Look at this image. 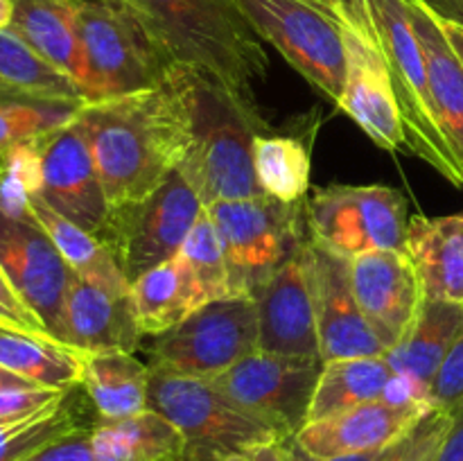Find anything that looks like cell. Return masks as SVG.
Segmentation results:
<instances>
[{
  "label": "cell",
  "mask_w": 463,
  "mask_h": 461,
  "mask_svg": "<svg viewBox=\"0 0 463 461\" xmlns=\"http://www.w3.org/2000/svg\"><path fill=\"white\" fill-rule=\"evenodd\" d=\"M256 34L335 104L348 75L346 27L307 0H235Z\"/></svg>",
  "instance_id": "52a82bcc"
},
{
  "label": "cell",
  "mask_w": 463,
  "mask_h": 461,
  "mask_svg": "<svg viewBox=\"0 0 463 461\" xmlns=\"http://www.w3.org/2000/svg\"><path fill=\"white\" fill-rule=\"evenodd\" d=\"M41 190L39 138L16 143L0 156V212L30 215V199Z\"/></svg>",
  "instance_id": "d590c367"
},
{
  "label": "cell",
  "mask_w": 463,
  "mask_h": 461,
  "mask_svg": "<svg viewBox=\"0 0 463 461\" xmlns=\"http://www.w3.org/2000/svg\"><path fill=\"white\" fill-rule=\"evenodd\" d=\"M285 446H288V438H283V441L260 443V446H253L249 450L208 456L203 461H285Z\"/></svg>",
  "instance_id": "7bdbcfd3"
},
{
  "label": "cell",
  "mask_w": 463,
  "mask_h": 461,
  "mask_svg": "<svg viewBox=\"0 0 463 461\" xmlns=\"http://www.w3.org/2000/svg\"><path fill=\"white\" fill-rule=\"evenodd\" d=\"M30 215L34 217L36 224L45 230L57 251L66 260L75 274L81 276H99V278H125L111 247L98 235L89 233L80 224L63 217L61 212L54 211L52 206L43 202L39 194L30 199Z\"/></svg>",
  "instance_id": "d6a6232c"
},
{
  "label": "cell",
  "mask_w": 463,
  "mask_h": 461,
  "mask_svg": "<svg viewBox=\"0 0 463 461\" xmlns=\"http://www.w3.org/2000/svg\"><path fill=\"white\" fill-rule=\"evenodd\" d=\"M351 283L362 312L392 351L414 324L425 298L410 253L378 249L351 258Z\"/></svg>",
  "instance_id": "d6986e66"
},
{
  "label": "cell",
  "mask_w": 463,
  "mask_h": 461,
  "mask_svg": "<svg viewBox=\"0 0 463 461\" xmlns=\"http://www.w3.org/2000/svg\"><path fill=\"white\" fill-rule=\"evenodd\" d=\"M149 409L184 434V461H203L285 438L231 400L213 380L185 378L158 366H149Z\"/></svg>",
  "instance_id": "8992f818"
},
{
  "label": "cell",
  "mask_w": 463,
  "mask_h": 461,
  "mask_svg": "<svg viewBox=\"0 0 463 461\" xmlns=\"http://www.w3.org/2000/svg\"><path fill=\"white\" fill-rule=\"evenodd\" d=\"M321 360L383 357L389 346L369 324L351 283V260L310 238Z\"/></svg>",
  "instance_id": "e0dca14e"
},
{
  "label": "cell",
  "mask_w": 463,
  "mask_h": 461,
  "mask_svg": "<svg viewBox=\"0 0 463 461\" xmlns=\"http://www.w3.org/2000/svg\"><path fill=\"white\" fill-rule=\"evenodd\" d=\"M439 23H441L443 32H446V39L450 41L452 50H455L457 57H459L463 63V27L455 25V23H446V21H439Z\"/></svg>",
  "instance_id": "7dc6e473"
},
{
  "label": "cell",
  "mask_w": 463,
  "mask_h": 461,
  "mask_svg": "<svg viewBox=\"0 0 463 461\" xmlns=\"http://www.w3.org/2000/svg\"><path fill=\"white\" fill-rule=\"evenodd\" d=\"M258 348L253 296H226L203 303L175 328L156 334L149 346V366L213 380Z\"/></svg>",
  "instance_id": "30bf717a"
},
{
  "label": "cell",
  "mask_w": 463,
  "mask_h": 461,
  "mask_svg": "<svg viewBox=\"0 0 463 461\" xmlns=\"http://www.w3.org/2000/svg\"><path fill=\"white\" fill-rule=\"evenodd\" d=\"M439 21L463 27V0H420Z\"/></svg>",
  "instance_id": "bcb514c9"
},
{
  "label": "cell",
  "mask_w": 463,
  "mask_h": 461,
  "mask_svg": "<svg viewBox=\"0 0 463 461\" xmlns=\"http://www.w3.org/2000/svg\"><path fill=\"white\" fill-rule=\"evenodd\" d=\"M324 360L260 351L244 357L213 382L240 407L269 423L280 437L294 438L307 423Z\"/></svg>",
  "instance_id": "7c38bea8"
},
{
  "label": "cell",
  "mask_w": 463,
  "mask_h": 461,
  "mask_svg": "<svg viewBox=\"0 0 463 461\" xmlns=\"http://www.w3.org/2000/svg\"><path fill=\"white\" fill-rule=\"evenodd\" d=\"M461 333L463 303L423 298L405 337L384 355L396 373L387 398L430 405V387Z\"/></svg>",
  "instance_id": "ffe728a7"
},
{
  "label": "cell",
  "mask_w": 463,
  "mask_h": 461,
  "mask_svg": "<svg viewBox=\"0 0 463 461\" xmlns=\"http://www.w3.org/2000/svg\"><path fill=\"white\" fill-rule=\"evenodd\" d=\"M434 461H463V402L452 409V425Z\"/></svg>",
  "instance_id": "ee69618b"
},
{
  "label": "cell",
  "mask_w": 463,
  "mask_h": 461,
  "mask_svg": "<svg viewBox=\"0 0 463 461\" xmlns=\"http://www.w3.org/2000/svg\"><path fill=\"white\" fill-rule=\"evenodd\" d=\"M149 23L179 66L222 81L256 107L269 57L235 0H127Z\"/></svg>",
  "instance_id": "3957f363"
},
{
  "label": "cell",
  "mask_w": 463,
  "mask_h": 461,
  "mask_svg": "<svg viewBox=\"0 0 463 461\" xmlns=\"http://www.w3.org/2000/svg\"><path fill=\"white\" fill-rule=\"evenodd\" d=\"M369 9L401 108L407 152L432 165L452 185H463V165L434 113L423 45L407 0H369Z\"/></svg>",
  "instance_id": "5b68a950"
},
{
  "label": "cell",
  "mask_w": 463,
  "mask_h": 461,
  "mask_svg": "<svg viewBox=\"0 0 463 461\" xmlns=\"http://www.w3.org/2000/svg\"><path fill=\"white\" fill-rule=\"evenodd\" d=\"M68 389H45V387H12L0 389V420L18 419V416L32 414L41 407L50 405L61 398Z\"/></svg>",
  "instance_id": "f35d334b"
},
{
  "label": "cell",
  "mask_w": 463,
  "mask_h": 461,
  "mask_svg": "<svg viewBox=\"0 0 463 461\" xmlns=\"http://www.w3.org/2000/svg\"><path fill=\"white\" fill-rule=\"evenodd\" d=\"M0 81L12 90L32 98L86 102L75 80L45 61L16 32L0 30Z\"/></svg>",
  "instance_id": "4dcf8cb0"
},
{
  "label": "cell",
  "mask_w": 463,
  "mask_h": 461,
  "mask_svg": "<svg viewBox=\"0 0 463 461\" xmlns=\"http://www.w3.org/2000/svg\"><path fill=\"white\" fill-rule=\"evenodd\" d=\"M12 387H36V384L18 378V375L9 373V371H5L3 366H0V389H12Z\"/></svg>",
  "instance_id": "c3c4849f"
},
{
  "label": "cell",
  "mask_w": 463,
  "mask_h": 461,
  "mask_svg": "<svg viewBox=\"0 0 463 461\" xmlns=\"http://www.w3.org/2000/svg\"><path fill=\"white\" fill-rule=\"evenodd\" d=\"M206 211L224 242L235 296H253L307 238L306 199L285 203L260 194L215 202Z\"/></svg>",
  "instance_id": "ba28073f"
},
{
  "label": "cell",
  "mask_w": 463,
  "mask_h": 461,
  "mask_svg": "<svg viewBox=\"0 0 463 461\" xmlns=\"http://www.w3.org/2000/svg\"><path fill=\"white\" fill-rule=\"evenodd\" d=\"M0 265L50 337L61 342L72 269L34 217H9L0 212Z\"/></svg>",
  "instance_id": "9a60e30c"
},
{
  "label": "cell",
  "mask_w": 463,
  "mask_h": 461,
  "mask_svg": "<svg viewBox=\"0 0 463 461\" xmlns=\"http://www.w3.org/2000/svg\"><path fill=\"white\" fill-rule=\"evenodd\" d=\"M181 256L190 265L194 278L199 280L202 289L206 292L208 301L235 296L224 242H222L220 230H217L208 211L202 212L197 224L193 226L190 235L185 238Z\"/></svg>",
  "instance_id": "e575fe53"
},
{
  "label": "cell",
  "mask_w": 463,
  "mask_h": 461,
  "mask_svg": "<svg viewBox=\"0 0 463 461\" xmlns=\"http://www.w3.org/2000/svg\"><path fill=\"white\" fill-rule=\"evenodd\" d=\"M143 339L131 283L72 271L63 310V343L84 355L136 353Z\"/></svg>",
  "instance_id": "2e32d148"
},
{
  "label": "cell",
  "mask_w": 463,
  "mask_h": 461,
  "mask_svg": "<svg viewBox=\"0 0 463 461\" xmlns=\"http://www.w3.org/2000/svg\"><path fill=\"white\" fill-rule=\"evenodd\" d=\"M90 432H93V425L75 429L72 434H66L59 441L45 446L27 461H95Z\"/></svg>",
  "instance_id": "60d3db41"
},
{
  "label": "cell",
  "mask_w": 463,
  "mask_h": 461,
  "mask_svg": "<svg viewBox=\"0 0 463 461\" xmlns=\"http://www.w3.org/2000/svg\"><path fill=\"white\" fill-rule=\"evenodd\" d=\"M89 99H109L161 86L179 63L127 0H75Z\"/></svg>",
  "instance_id": "277c9868"
},
{
  "label": "cell",
  "mask_w": 463,
  "mask_h": 461,
  "mask_svg": "<svg viewBox=\"0 0 463 461\" xmlns=\"http://www.w3.org/2000/svg\"><path fill=\"white\" fill-rule=\"evenodd\" d=\"M260 351L321 360L310 235L253 292Z\"/></svg>",
  "instance_id": "4fadbf2b"
},
{
  "label": "cell",
  "mask_w": 463,
  "mask_h": 461,
  "mask_svg": "<svg viewBox=\"0 0 463 461\" xmlns=\"http://www.w3.org/2000/svg\"><path fill=\"white\" fill-rule=\"evenodd\" d=\"M95 461H184L185 438L154 409L93 423Z\"/></svg>",
  "instance_id": "4316f807"
},
{
  "label": "cell",
  "mask_w": 463,
  "mask_h": 461,
  "mask_svg": "<svg viewBox=\"0 0 463 461\" xmlns=\"http://www.w3.org/2000/svg\"><path fill=\"white\" fill-rule=\"evenodd\" d=\"M181 72L190 107V143L176 170L206 206L265 194L253 167V143L267 131L258 107L203 72L188 66H181Z\"/></svg>",
  "instance_id": "7a4b0ae2"
},
{
  "label": "cell",
  "mask_w": 463,
  "mask_h": 461,
  "mask_svg": "<svg viewBox=\"0 0 463 461\" xmlns=\"http://www.w3.org/2000/svg\"><path fill=\"white\" fill-rule=\"evenodd\" d=\"M335 16L342 21L344 27L355 32L369 43L378 45V34H375L373 18H371L369 0H328Z\"/></svg>",
  "instance_id": "b9f144b4"
},
{
  "label": "cell",
  "mask_w": 463,
  "mask_h": 461,
  "mask_svg": "<svg viewBox=\"0 0 463 461\" xmlns=\"http://www.w3.org/2000/svg\"><path fill=\"white\" fill-rule=\"evenodd\" d=\"M3 93H16V90H12L9 86H5L3 81H0V95H3Z\"/></svg>",
  "instance_id": "816d5d0a"
},
{
  "label": "cell",
  "mask_w": 463,
  "mask_h": 461,
  "mask_svg": "<svg viewBox=\"0 0 463 461\" xmlns=\"http://www.w3.org/2000/svg\"><path fill=\"white\" fill-rule=\"evenodd\" d=\"M0 324L12 325V328L30 330V333L48 334L45 325L41 324L39 316L23 303L18 292L14 289L12 280L5 274L3 265H0Z\"/></svg>",
  "instance_id": "ab89813d"
},
{
  "label": "cell",
  "mask_w": 463,
  "mask_h": 461,
  "mask_svg": "<svg viewBox=\"0 0 463 461\" xmlns=\"http://www.w3.org/2000/svg\"><path fill=\"white\" fill-rule=\"evenodd\" d=\"M432 407L419 400L380 398L328 419L310 420L294 441L317 459L369 455L392 447Z\"/></svg>",
  "instance_id": "ac0fdd59"
},
{
  "label": "cell",
  "mask_w": 463,
  "mask_h": 461,
  "mask_svg": "<svg viewBox=\"0 0 463 461\" xmlns=\"http://www.w3.org/2000/svg\"><path fill=\"white\" fill-rule=\"evenodd\" d=\"M84 389L98 420H118L149 409V364L134 353L86 355Z\"/></svg>",
  "instance_id": "83f0119b"
},
{
  "label": "cell",
  "mask_w": 463,
  "mask_h": 461,
  "mask_svg": "<svg viewBox=\"0 0 463 461\" xmlns=\"http://www.w3.org/2000/svg\"><path fill=\"white\" fill-rule=\"evenodd\" d=\"M16 32L32 50L89 93V72L81 52L75 0H12ZM89 99V95H86Z\"/></svg>",
  "instance_id": "7402d4cb"
},
{
  "label": "cell",
  "mask_w": 463,
  "mask_h": 461,
  "mask_svg": "<svg viewBox=\"0 0 463 461\" xmlns=\"http://www.w3.org/2000/svg\"><path fill=\"white\" fill-rule=\"evenodd\" d=\"M84 102L43 99L23 93L0 95V156L16 143L41 138L68 125Z\"/></svg>",
  "instance_id": "836d02e7"
},
{
  "label": "cell",
  "mask_w": 463,
  "mask_h": 461,
  "mask_svg": "<svg viewBox=\"0 0 463 461\" xmlns=\"http://www.w3.org/2000/svg\"><path fill=\"white\" fill-rule=\"evenodd\" d=\"M307 3L317 5V7H321V9H326V12L333 14V9H330V3H328V0H307Z\"/></svg>",
  "instance_id": "f907efd6"
},
{
  "label": "cell",
  "mask_w": 463,
  "mask_h": 461,
  "mask_svg": "<svg viewBox=\"0 0 463 461\" xmlns=\"http://www.w3.org/2000/svg\"><path fill=\"white\" fill-rule=\"evenodd\" d=\"M136 319L143 334H161L208 303L185 258L175 256L131 283Z\"/></svg>",
  "instance_id": "d4e9b609"
},
{
  "label": "cell",
  "mask_w": 463,
  "mask_h": 461,
  "mask_svg": "<svg viewBox=\"0 0 463 461\" xmlns=\"http://www.w3.org/2000/svg\"><path fill=\"white\" fill-rule=\"evenodd\" d=\"M253 167L262 193L285 203H298L310 190V149L297 136L258 134Z\"/></svg>",
  "instance_id": "1f68e13d"
},
{
  "label": "cell",
  "mask_w": 463,
  "mask_h": 461,
  "mask_svg": "<svg viewBox=\"0 0 463 461\" xmlns=\"http://www.w3.org/2000/svg\"><path fill=\"white\" fill-rule=\"evenodd\" d=\"M84 402L89 398L77 384L32 414L0 420V461H27L66 434L93 425L95 414H89Z\"/></svg>",
  "instance_id": "f546056e"
},
{
  "label": "cell",
  "mask_w": 463,
  "mask_h": 461,
  "mask_svg": "<svg viewBox=\"0 0 463 461\" xmlns=\"http://www.w3.org/2000/svg\"><path fill=\"white\" fill-rule=\"evenodd\" d=\"M206 203L179 170L140 202L113 208L104 242L129 283L179 256Z\"/></svg>",
  "instance_id": "8fae6325"
},
{
  "label": "cell",
  "mask_w": 463,
  "mask_h": 461,
  "mask_svg": "<svg viewBox=\"0 0 463 461\" xmlns=\"http://www.w3.org/2000/svg\"><path fill=\"white\" fill-rule=\"evenodd\" d=\"M393 382H396V373L384 355L324 362L307 423L342 414L364 402L387 398Z\"/></svg>",
  "instance_id": "f1b7e54d"
},
{
  "label": "cell",
  "mask_w": 463,
  "mask_h": 461,
  "mask_svg": "<svg viewBox=\"0 0 463 461\" xmlns=\"http://www.w3.org/2000/svg\"><path fill=\"white\" fill-rule=\"evenodd\" d=\"M407 253L425 298L463 303V212L443 217L411 215Z\"/></svg>",
  "instance_id": "603a6c76"
},
{
  "label": "cell",
  "mask_w": 463,
  "mask_h": 461,
  "mask_svg": "<svg viewBox=\"0 0 463 461\" xmlns=\"http://www.w3.org/2000/svg\"><path fill=\"white\" fill-rule=\"evenodd\" d=\"M86 355L50 334L0 324V366L36 387L72 389L81 382Z\"/></svg>",
  "instance_id": "484cf974"
},
{
  "label": "cell",
  "mask_w": 463,
  "mask_h": 461,
  "mask_svg": "<svg viewBox=\"0 0 463 461\" xmlns=\"http://www.w3.org/2000/svg\"><path fill=\"white\" fill-rule=\"evenodd\" d=\"M14 18V3L12 0H0V30H7Z\"/></svg>",
  "instance_id": "681fc988"
},
{
  "label": "cell",
  "mask_w": 463,
  "mask_h": 461,
  "mask_svg": "<svg viewBox=\"0 0 463 461\" xmlns=\"http://www.w3.org/2000/svg\"><path fill=\"white\" fill-rule=\"evenodd\" d=\"M407 199L389 185H328L306 199L307 235L344 258L407 251Z\"/></svg>",
  "instance_id": "9c48e42d"
},
{
  "label": "cell",
  "mask_w": 463,
  "mask_h": 461,
  "mask_svg": "<svg viewBox=\"0 0 463 461\" xmlns=\"http://www.w3.org/2000/svg\"><path fill=\"white\" fill-rule=\"evenodd\" d=\"M463 402V333L448 353L430 387V405L452 411Z\"/></svg>",
  "instance_id": "74e56055"
},
{
  "label": "cell",
  "mask_w": 463,
  "mask_h": 461,
  "mask_svg": "<svg viewBox=\"0 0 463 461\" xmlns=\"http://www.w3.org/2000/svg\"><path fill=\"white\" fill-rule=\"evenodd\" d=\"M111 208L140 202L179 167L190 143L181 66L161 86L84 102L77 111Z\"/></svg>",
  "instance_id": "6da1fadb"
},
{
  "label": "cell",
  "mask_w": 463,
  "mask_h": 461,
  "mask_svg": "<svg viewBox=\"0 0 463 461\" xmlns=\"http://www.w3.org/2000/svg\"><path fill=\"white\" fill-rule=\"evenodd\" d=\"M39 147V197L63 217L104 240L113 208L77 116L68 125L41 136Z\"/></svg>",
  "instance_id": "5bb4252c"
},
{
  "label": "cell",
  "mask_w": 463,
  "mask_h": 461,
  "mask_svg": "<svg viewBox=\"0 0 463 461\" xmlns=\"http://www.w3.org/2000/svg\"><path fill=\"white\" fill-rule=\"evenodd\" d=\"M348 75L337 107L346 111L378 147L407 152L405 127L392 86L387 59L380 45L369 43L346 27Z\"/></svg>",
  "instance_id": "44dd1931"
},
{
  "label": "cell",
  "mask_w": 463,
  "mask_h": 461,
  "mask_svg": "<svg viewBox=\"0 0 463 461\" xmlns=\"http://www.w3.org/2000/svg\"><path fill=\"white\" fill-rule=\"evenodd\" d=\"M389 450V447H387ZM387 450L380 452H369V455H353V456H335V459H317V456L307 455L301 446H298L294 438H288V446H285V461H383Z\"/></svg>",
  "instance_id": "f6af8a7d"
},
{
  "label": "cell",
  "mask_w": 463,
  "mask_h": 461,
  "mask_svg": "<svg viewBox=\"0 0 463 461\" xmlns=\"http://www.w3.org/2000/svg\"><path fill=\"white\" fill-rule=\"evenodd\" d=\"M407 7L423 45L434 113L463 165V63L446 39L439 18L420 0H407Z\"/></svg>",
  "instance_id": "cb8c5ba5"
},
{
  "label": "cell",
  "mask_w": 463,
  "mask_h": 461,
  "mask_svg": "<svg viewBox=\"0 0 463 461\" xmlns=\"http://www.w3.org/2000/svg\"><path fill=\"white\" fill-rule=\"evenodd\" d=\"M450 425L452 411L432 407L405 437L389 447L383 461H434Z\"/></svg>",
  "instance_id": "8d00e7d4"
}]
</instances>
